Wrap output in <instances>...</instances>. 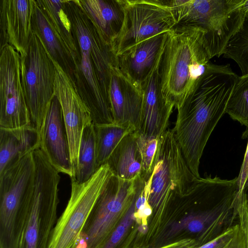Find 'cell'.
<instances>
[{
	"instance_id": "1",
	"label": "cell",
	"mask_w": 248,
	"mask_h": 248,
	"mask_svg": "<svg viewBox=\"0 0 248 248\" xmlns=\"http://www.w3.org/2000/svg\"><path fill=\"white\" fill-rule=\"evenodd\" d=\"M238 75L230 64L209 62L204 74L177 108L172 129L186 164L197 178L200 160L209 137L226 113Z\"/></svg>"
},
{
	"instance_id": "2",
	"label": "cell",
	"mask_w": 248,
	"mask_h": 248,
	"mask_svg": "<svg viewBox=\"0 0 248 248\" xmlns=\"http://www.w3.org/2000/svg\"><path fill=\"white\" fill-rule=\"evenodd\" d=\"M205 32L195 27L175 26L166 35L159 75L164 98L179 108L204 74L210 62Z\"/></svg>"
},
{
	"instance_id": "3",
	"label": "cell",
	"mask_w": 248,
	"mask_h": 248,
	"mask_svg": "<svg viewBox=\"0 0 248 248\" xmlns=\"http://www.w3.org/2000/svg\"><path fill=\"white\" fill-rule=\"evenodd\" d=\"M174 15L175 26L202 29L209 59L224 53L245 18V0H165Z\"/></svg>"
},
{
	"instance_id": "4",
	"label": "cell",
	"mask_w": 248,
	"mask_h": 248,
	"mask_svg": "<svg viewBox=\"0 0 248 248\" xmlns=\"http://www.w3.org/2000/svg\"><path fill=\"white\" fill-rule=\"evenodd\" d=\"M33 152L0 173V248H18L35 178Z\"/></svg>"
},
{
	"instance_id": "5",
	"label": "cell",
	"mask_w": 248,
	"mask_h": 248,
	"mask_svg": "<svg viewBox=\"0 0 248 248\" xmlns=\"http://www.w3.org/2000/svg\"><path fill=\"white\" fill-rule=\"evenodd\" d=\"M32 153L35 168L33 191L18 248H48L57 222L60 172L40 148Z\"/></svg>"
},
{
	"instance_id": "6",
	"label": "cell",
	"mask_w": 248,
	"mask_h": 248,
	"mask_svg": "<svg viewBox=\"0 0 248 248\" xmlns=\"http://www.w3.org/2000/svg\"><path fill=\"white\" fill-rule=\"evenodd\" d=\"M197 178L188 168L172 129L158 138L152 172L149 177L148 201L153 209L165 206L191 187Z\"/></svg>"
},
{
	"instance_id": "7",
	"label": "cell",
	"mask_w": 248,
	"mask_h": 248,
	"mask_svg": "<svg viewBox=\"0 0 248 248\" xmlns=\"http://www.w3.org/2000/svg\"><path fill=\"white\" fill-rule=\"evenodd\" d=\"M138 178L126 180L112 174L96 202L77 248H101L128 210L136 194Z\"/></svg>"
},
{
	"instance_id": "8",
	"label": "cell",
	"mask_w": 248,
	"mask_h": 248,
	"mask_svg": "<svg viewBox=\"0 0 248 248\" xmlns=\"http://www.w3.org/2000/svg\"><path fill=\"white\" fill-rule=\"evenodd\" d=\"M112 174L106 163L85 182L71 180L70 197L57 220L48 248H77L89 216Z\"/></svg>"
},
{
	"instance_id": "9",
	"label": "cell",
	"mask_w": 248,
	"mask_h": 248,
	"mask_svg": "<svg viewBox=\"0 0 248 248\" xmlns=\"http://www.w3.org/2000/svg\"><path fill=\"white\" fill-rule=\"evenodd\" d=\"M22 73L31 124L39 131L55 96L56 67L42 41L33 31L27 55L22 59Z\"/></svg>"
},
{
	"instance_id": "10",
	"label": "cell",
	"mask_w": 248,
	"mask_h": 248,
	"mask_svg": "<svg viewBox=\"0 0 248 248\" xmlns=\"http://www.w3.org/2000/svg\"><path fill=\"white\" fill-rule=\"evenodd\" d=\"M124 12L121 31L112 44L117 57L139 43L168 32L176 25L164 0H120Z\"/></svg>"
},
{
	"instance_id": "11",
	"label": "cell",
	"mask_w": 248,
	"mask_h": 248,
	"mask_svg": "<svg viewBox=\"0 0 248 248\" xmlns=\"http://www.w3.org/2000/svg\"><path fill=\"white\" fill-rule=\"evenodd\" d=\"M22 83V59L11 46H0V127L31 125Z\"/></svg>"
},
{
	"instance_id": "12",
	"label": "cell",
	"mask_w": 248,
	"mask_h": 248,
	"mask_svg": "<svg viewBox=\"0 0 248 248\" xmlns=\"http://www.w3.org/2000/svg\"><path fill=\"white\" fill-rule=\"evenodd\" d=\"M79 52L90 59L103 86L108 93L110 70L117 65L112 46L84 11L78 0H63Z\"/></svg>"
},
{
	"instance_id": "13",
	"label": "cell",
	"mask_w": 248,
	"mask_h": 248,
	"mask_svg": "<svg viewBox=\"0 0 248 248\" xmlns=\"http://www.w3.org/2000/svg\"><path fill=\"white\" fill-rule=\"evenodd\" d=\"M52 59L56 67L54 94L59 100L62 109L74 176L83 130L92 119L89 110L78 93L76 83Z\"/></svg>"
},
{
	"instance_id": "14",
	"label": "cell",
	"mask_w": 248,
	"mask_h": 248,
	"mask_svg": "<svg viewBox=\"0 0 248 248\" xmlns=\"http://www.w3.org/2000/svg\"><path fill=\"white\" fill-rule=\"evenodd\" d=\"M165 41L154 67L141 84L143 99L137 130L140 134L156 138L167 130L174 107L162 92L159 65Z\"/></svg>"
},
{
	"instance_id": "15",
	"label": "cell",
	"mask_w": 248,
	"mask_h": 248,
	"mask_svg": "<svg viewBox=\"0 0 248 248\" xmlns=\"http://www.w3.org/2000/svg\"><path fill=\"white\" fill-rule=\"evenodd\" d=\"M39 148L52 166L59 172L72 178L74 170L71 162L67 133L61 104L55 95L39 131Z\"/></svg>"
},
{
	"instance_id": "16",
	"label": "cell",
	"mask_w": 248,
	"mask_h": 248,
	"mask_svg": "<svg viewBox=\"0 0 248 248\" xmlns=\"http://www.w3.org/2000/svg\"><path fill=\"white\" fill-rule=\"evenodd\" d=\"M34 0H0V46L13 47L22 59L27 55L32 33Z\"/></svg>"
},
{
	"instance_id": "17",
	"label": "cell",
	"mask_w": 248,
	"mask_h": 248,
	"mask_svg": "<svg viewBox=\"0 0 248 248\" xmlns=\"http://www.w3.org/2000/svg\"><path fill=\"white\" fill-rule=\"evenodd\" d=\"M108 95L114 123L130 124L137 130L143 99L141 86L116 65L110 70Z\"/></svg>"
},
{
	"instance_id": "18",
	"label": "cell",
	"mask_w": 248,
	"mask_h": 248,
	"mask_svg": "<svg viewBox=\"0 0 248 248\" xmlns=\"http://www.w3.org/2000/svg\"><path fill=\"white\" fill-rule=\"evenodd\" d=\"M167 32L146 39L117 56V66L130 79L141 86L155 64Z\"/></svg>"
},
{
	"instance_id": "19",
	"label": "cell",
	"mask_w": 248,
	"mask_h": 248,
	"mask_svg": "<svg viewBox=\"0 0 248 248\" xmlns=\"http://www.w3.org/2000/svg\"><path fill=\"white\" fill-rule=\"evenodd\" d=\"M39 146V132L32 125L12 129L0 127V173Z\"/></svg>"
},
{
	"instance_id": "20",
	"label": "cell",
	"mask_w": 248,
	"mask_h": 248,
	"mask_svg": "<svg viewBox=\"0 0 248 248\" xmlns=\"http://www.w3.org/2000/svg\"><path fill=\"white\" fill-rule=\"evenodd\" d=\"M79 4L112 45L119 35L124 21L120 0H78Z\"/></svg>"
},
{
	"instance_id": "21",
	"label": "cell",
	"mask_w": 248,
	"mask_h": 248,
	"mask_svg": "<svg viewBox=\"0 0 248 248\" xmlns=\"http://www.w3.org/2000/svg\"><path fill=\"white\" fill-rule=\"evenodd\" d=\"M36 1L73 63L75 71L80 63V54L70 20L65 11L63 0H37Z\"/></svg>"
},
{
	"instance_id": "22",
	"label": "cell",
	"mask_w": 248,
	"mask_h": 248,
	"mask_svg": "<svg viewBox=\"0 0 248 248\" xmlns=\"http://www.w3.org/2000/svg\"><path fill=\"white\" fill-rule=\"evenodd\" d=\"M137 136L136 130L124 137L107 162L113 174L124 180H134L143 174Z\"/></svg>"
},
{
	"instance_id": "23",
	"label": "cell",
	"mask_w": 248,
	"mask_h": 248,
	"mask_svg": "<svg viewBox=\"0 0 248 248\" xmlns=\"http://www.w3.org/2000/svg\"><path fill=\"white\" fill-rule=\"evenodd\" d=\"M31 27L32 31L40 38L51 58L75 82L73 63L35 0L31 17Z\"/></svg>"
},
{
	"instance_id": "24",
	"label": "cell",
	"mask_w": 248,
	"mask_h": 248,
	"mask_svg": "<svg viewBox=\"0 0 248 248\" xmlns=\"http://www.w3.org/2000/svg\"><path fill=\"white\" fill-rule=\"evenodd\" d=\"M96 165L98 169L107 163L108 159L123 138L136 130L130 124H117L94 125Z\"/></svg>"
},
{
	"instance_id": "25",
	"label": "cell",
	"mask_w": 248,
	"mask_h": 248,
	"mask_svg": "<svg viewBox=\"0 0 248 248\" xmlns=\"http://www.w3.org/2000/svg\"><path fill=\"white\" fill-rule=\"evenodd\" d=\"M98 169L96 165L94 124L90 121L85 125L81 137L77 165L71 180L82 183L89 180Z\"/></svg>"
},
{
	"instance_id": "26",
	"label": "cell",
	"mask_w": 248,
	"mask_h": 248,
	"mask_svg": "<svg viewBox=\"0 0 248 248\" xmlns=\"http://www.w3.org/2000/svg\"><path fill=\"white\" fill-rule=\"evenodd\" d=\"M226 113L246 126L242 138L248 137V74L238 76L229 99Z\"/></svg>"
},
{
	"instance_id": "27",
	"label": "cell",
	"mask_w": 248,
	"mask_h": 248,
	"mask_svg": "<svg viewBox=\"0 0 248 248\" xmlns=\"http://www.w3.org/2000/svg\"><path fill=\"white\" fill-rule=\"evenodd\" d=\"M223 56L237 64L241 76L248 74V11L240 28L228 43Z\"/></svg>"
},
{
	"instance_id": "28",
	"label": "cell",
	"mask_w": 248,
	"mask_h": 248,
	"mask_svg": "<svg viewBox=\"0 0 248 248\" xmlns=\"http://www.w3.org/2000/svg\"><path fill=\"white\" fill-rule=\"evenodd\" d=\"M194 248H248L247 236L238 222L212 240Z\"/></svg>"
},
{
	"instance_id": "29",
	"label": "cell",
	"mask_w": 248,
	"mask_h": 248,
	"mask_svg": "<svg viewBox=\"0 0 248 248\" xmlns=\"http://www.w3.org/2000/svg\"><path fill=\"white\" fill-rule=\"evenodd\" d=\"M158 140V138L146 136L138 132L137 143L142 158L143 175L145 177H150L152 172Z\"/></svg>"
},
{
	"instance_id": "30",
	"label": "cell",
	"mask_w": 248,
	"mask_h": 248,
	"mask_svg": "<svg viewBox=\"0 0 248 248\" xmlns=\"http://www.w3.org/2000/svg\"><path fill=\"white\" fill-rule=\"evenodd\" d=\"M137 192L138 187L134 199L128 210L101 248H118L122 240L126 236L130 227L135 221L134 213Z\"/></svg>"
},
{
	"instance_id": "31",
	"label": "cell",
	"mask_w": 248,
	"mask_h": 248,
	"mask_svg": "<svg viewBox=\"0 0 248 248\" xmlns=\"http://www.w3.org/2000/svg\"><path fill=\"white\" fill-rule=\"evenodd\" d=\"M237 177L238 195L247 191L248 187V142L243 163Z\"/></svg>"
},
{
	"instance_id": "32",
	"label": "cell",
	"mask_w": 248,
	"mask_h": 248,
	"mask_svg": "<svg viewBox=\"0 0 248 248\" xmlns=\"http://www.w3.org/2000/svg\"><path fill=\"white\" fill-rule=\"evenodd\" d=\"M198 246V244L195 239L193 238H185L176 240L162 246L149 248H194ZM136 248H146L138 247Z\"/></svg>"
},
{
	"instance_id": "33",
	"label": "cell",
	"mask_w": 248,
	"mask_h": 248,
	"mask_svg": "<svg viewBox=\"0 0 248 248\" xmlns=\"http://www.w3.org/2000/svg\"><path fill=\"white\" fill-rule=\"evenodd\" d=\"M153 210V209L148 201L138 209H135L134 213L135 221L140 225H147V219L152 214Z\"/></svg>"
},
{
	"instance_id": "34",
	"label": "cell",
	"mask_w": 248,
	"mask_h": 248,
	"mask_svg": "<svg viewBox=\"0 0 248 248\" xmlns=\"http://www.w3.org/2000/svg\"><path fill=\"white\" fill-rule=\"evenodd\" d=\"M247 239H248V235H247Z\"/></svg>"
},
{
	"instance_id": "35",
	"label": "cell",
	"mask_w": 248,
	"mask_h": 248,
	"mask_svg": "<svg viewBox=\"0 0 248 248\" xmlns=\"http://www.w3.org/2000/svg\"></svg>"
}]
</instances>
